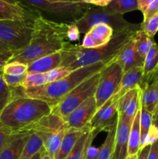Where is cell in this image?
Masks as SVG:
<instances>
[{"instance_id":"obj_1","label":"cell","mask_w":158,"mask_h":159,"mask_svg":"<svg viewBox=\"0 0 158 159\" xmlns=\"http://www.w3.org/2000/svg\"><path fill=\"white\" fill-rule=\"evenodd\" d=\"M68 22L56 21L39 14L33 22V33L29 45L13 53L9 61L31 63L40 57L61 51L68 43Z\"/></svg>"},{"instance_id":"obj_2","label":"cell","mask_w":158,"mask_h":159,"mask_svg":"<svg viewBox=\"0 0 158 159\" xmlns=\"http://www.w3.org/2000/svg\"><path fill=\"white\" fill-rule=\"evenodd\" d=\"M137 31L125 30L114 33L108 44L100 48H86L78 44L68 43L60 51V67L75 70L99 62L114 60L124 46L133 38Z\"/></svg>"},{"instance_id":"obj_3","label":"cell","mask_w":158,"mask_h":159,"mask_svg":"<svg viewBox=\"0 0 158 159\" xmlns=\"http://www.w3.org/2000/svg\"><path fill=\"white\" fill-rule=\"evenodd\" d=\"M114 60L108 62H99L79 68L74 70L71 74L60 80L46 83V85L37 88L23 89L20 86L19 88L11 89L12 99L16 97L40 99L46 101L54 108L82 82L102 71Z\"/></svg>"},{"instance_id":"obj_4","label":"cell","mask_w":158,"mask_h":159,"mask_svg":"<svg viewBox=\"0 0 158 159\" xmlns=\"http://www.w3.org/2000/svg\"><path fill=\"white\" fill-rule=\"evenodd\" d=\"M46 101L28 97L12 98L0 114V123L14 134L25 133L28 128L52 113Z\"/></svg>"},{"instance_id":"obj_5","label":"cell","mask_w":158,"mask_h":159,"mask_svg":"<svg viewBox=\"0 0 158 159\" xmlns=\"http://www.w3.org/2000/svg\"><path fill=\"white\" fill-rule=\"evenodd\" d=\"M80 34H86L94 24L105 23L112 28L114 33L125 30L138 31L142 29V23H131L123 18V15L118 14L105 7L91 6L84 15L76 20Z\"/></svg>"},{"instance_id":"obj_6","label":"cell","mask_w":158,"mask_h":159,"mask_svg":"<svg viewBox=\"0 0 158 159\" xmlns=\"http://www.w3.org/2000/svg\"><path fill=\"white\" fill-rule=\"evenodd\" d=\"M38 11L65 20L75 22L91 7L81 0H23Z\"/></svg>"},{"instance_id":"obj_7","label":"cell","mask_w":158,"mask_h":159,"mask_svg":"<svg viewBox=\"0 0 158 159\" xmlns=\"http://www.w3.org/2000/svg\"><path fill=\"white\" fill-rule=\"evenodd\" d=\"M101 71L91 76L67 95L55 107L52 113L61 117L65 121L68 115L85 101L94 96L101 77Z\"/></svg>"},{"instance_id":"obj_8","label":"cell","mask_w":158,"mask_h":159,"mask_svg":"<svg viewBox=\"0 0 158 159\" xmlns=\"http://www.w3.org/2000/svg\"><path fill=\"white\" fill-rule=\"evenodd\" d=\"M33 22L0 20V40L13 52L24 49L31 40Z\"/></svg>"},{"instance_id":"obj_9","label":"cell","mask_w":158,"mask_h":159,"mask_svg":"<svg viewBox=\"0 0 158 159\" xmlns=\"http://www.w3.org/2000/svg\"><path fill=\"white\" fill-rule=\"evenodd\" d=\"M122 75L123 72L122 68L115 60L101 71L100 80L94 93L98 109L100 108L112 96L116 94Z\"/></svg>"},{"instance_id":"obj_10","label":"cell","mask_w":158,"mask_h":159,"mask_svg":"<svg viewBox=\"0 0 158 159\" xmlns=\"http://www.w3.org/2000/svg\"><path fill=\"white\" fill-rule=\"evenodd\" d=\"M118 106L119 99L114 95L98 109L88 124L91 131L98 133L101 130H106L118 119Z\"/></svg>"},{"instance_id":"obj_11","label":"cell","mask_w":158,"mask_h":159,"mask_svg":"<svg viewBox=\"0 0 158 159\" xmlns=\"http://www.w3.org/2000/svg\"><path fill=\"white\" fill-rule=\"evenodd\" d=\"M95 98L91 96L89 99L74 109L65 120L68 128L81 130L89 124L90 121L97 112Z\"/></svg>"},{"instance_id":"obj_12","label":"cell","mask_w":158,"mask_h":159,"mask_svg":"<svg viewBox=\"0 0 158 159\" xmlns=\"http://www.w3.org/2000/svg\"><path fill=\"white\" fill-rule=\"evenodd\" d=\"M40 13L37 9L21 2L18 4H12L0 0V20L33 21Z\"/></svg>"},{"instance_id":"obj_13","label":"cell","mask_w":158,"mask_h":159,"mask_svg":"<svg viewBox=\"0 0 158 159\" xmlns=\"http://www.w3.org/2000/svg\"><path fill=\"white\" fill-rule=\"evenodd\" d=\"M114 34V30L108 25L98 23L91 26L85 34L81 46L86 48H95L108 44Z\"/></svg>"},{"instance_id":"obj_14","label":"cell","mask_w":158,"mask_h":159,"mask_svg":"<svg viewBox=\"0 0 158 159\" xmlns=\"http://www.w3.org/2000/svg\"><path fill=\"white\" fill-rule=\"evenodd\" d=\"M140 88L127 92L119 99L118 117L133 121L141 107Z\"/></svg>"},{"instance_id":"obj_15","label":"cell","mask_w":158,"mask_h":159,"mask_svg":"<svg viewBox=\"0 0 158 159\" xmlns=\"http://www.w3.org/2000/svg\"><path fill=\"white\" fill-rule=\"evenodd\" d=\"M133 121L118 117L114 153L112 159H125L128 155L129 137Z\"/></svg>"},{"instance_id":"obj_16","label":"cell","mask_w":158,"mask_h":159,"mask_svg":"<svg viewBox=\"0 0 158 159\" xmlns=\"http://www.w3.org/2000/svg\"><path fill=\"white\" fill-rule=\"evenodd\" d=\"M133 37L122 48L115 59L123 73L136 67H143L144 65V59L140 57L135 48Z\"/></svg>"},{"instance_id":"obj_17","label":"cell","mask_w":158,"mask_h":159,"mask_svg":"<svg viewBox=\"0 0 158 159\" xmlns=\"http://www.w3.org/2000/svg\"><path fill=\"white\" fill-rule=\"evenodd\" d=\"M143 85V67H136L123 73L119 89L115 96L120 99L127 92Z\"/></svg>"},{"instance_id":"obj_18","label":"cell","mask_w":158,"mask_h":159,"mask_svg":"<svg viewBox=\"0 0 158 159\" xmlns=\"http://www.w3.org/2000/svg\"><path fill=\"white\" fill-rule=\"evenodd\" d=\"M60 63H61V54H60V51H59V52L40 57L28 64L27 74H32V73L44 74L50 70L60 67Z\"/></svg>"},{"instance_id":"obj_19","label":"cell","mask_w":158,"mask_h":159,"mask_svg":"<svg viewBox=\"0 0 158 159\" xmlns=\"http://www.w3.org/2000/svg\"><path fill=\"white\" fill-rule=\"evenodd\" d=\"M140 90L141 106L153 116L158 108V82L153 80L145 84Z\"/></svg>"},{"instance_id":"obj_20","label":"cell","mask_w":158,"mask_h":159,"mask_svg":"<svg viewBox=\"0 0 158 159\" xmlns=\"http://www.w3.org/2000/svg\"><path fill=\"white\" fill-rule=\"evenodd\" d=\"M30 133L17 134L12 141L0 154V159H20Z\"/></svg>"},{"instance_id":"obj_21","label":"cell","mask_w":158,"mask_h":159,"mask_svg":"<svg viewBox=\"0 0 158 159\" xmlns=\"http://www.w3.org/2000/svg\"><path fill=\"white\" fill-rule=\"evenodd\" d=\"M88 127H89V125L81 130L68 128V131L66 132L64 137L60 148L57 154L54 155V159H66L68 158L77 140Z\"/></svg>"},{"instance_id":"obj_22","label":"cell","mask_w":158,"mask_h":159,"mask_svg":"<svg viewBox=\"0 0 158 159\" xmlns=\"http://www.w3.org/2000/svg\"><path fill=\"white\" fill-rule=\"evenodd\" d=\"M68 130V128L66 127L51 133L40 136L43 140V148L46 151V155H49L51 159H54V155L58 152L64 137Z\"/></svg>"},{"instance_id":"obj_23","label":"cell","mask_w":158,"mask_h":159,"mask_svg":"<svg viewBox=\"0 0 158 159\" xmlns=\"http://www.w3.org/2000/svg\"><path fill=\"white\" fill-rule=\"evenodd\" d=\"M95 134L91 131L90 127L86 129L77 140L75 145L66 159H85L88 149L91 146Z\"/></svg>"},{"instance_id":"obj_24","label":"cell","mask_w":158,"mask_h":159,"mask_svg":"<svg viewBox=\"0 0 158 159\" xmlns=\"http://www.w3.org/2000/svg\"><path fill=\"white\" fill-rule=\"evenodd\" d=\"M140 108L136 113L131 124L129 137L128 155H136L140 149Z\"/></svg>"},{"instance_id":"obj_25","label":"cell","mask_w":158,"mask_h":159,"mask_svg":"<svg viewBox=\"0 0 158 159\" xmlns=\"http://www.w3.org/2000/svg\"><path fill=\"white\" fill-rule=\"evenodd\" d=\"M118 119L107 129V136L104 144L99 148V155L96 159H112L114 153L115 138H116V128H117Z\"/></svg>"},{"instance_id":"obj_26","label":"cell","mask_w":158,"mask_h":159,"mask_svg":"<svg viewBox=\"0 0 158 159\" xmlns=\"http://www.w3.org/2000/svg\"><path fill=\"white\" fill-rule=\"evenodd\" d=\"M158 65V44L155 43L147 54L143 65V85L150 82ZM142 85V86H143ZM141 86V87H142Z\"/></svg>"},{"instance_id":"obj_27","label":"cell","mask_w":158,"mask_h":159,"mask_svg":"<svg viewBox=\"0 0 158 159\" xmlns=\"http://www.w3.org/2000/svg\"><path fill=\"white\" fill-rule=\"evenodd\" d=\"M133 41L136 51L144 60L152 47L156 43L153 39L149 37L142 29L136 33L133 37Z\"/></svg>"},{"instance_id":"obj_28","label":"cell","mask_w":158,"mask_h":159,"mask_svg":"<svg viewBox=\"0 0 158 159\" xmlns=\"http://www.w3.org/2000/svg\"><path fill=\"white\" fill-rule=\"evenodd\" d=\"M30 135L24 146L20 159H30L43 148V140L37 134L29 132Z\"/></svg>"},{"instance_id":"obj_29","label":"cell","mask_w":158,"mask_h":159,"mask_svg":"<svg viewBox=\"0 0 158 159\" xmlns=\"http://www.w3.org/2000/svg\"><path fill=\"white\" fill-rule=\"evenodd\" d=\"M107 7L118 14H123L138 9L137 0H112Z\"/></svg>"},{"instance_id":"obj_30","label":"cell","mask_w":158,"mask_h":159,"mask_svg":"<svg viewBox=\"0 0 158 159\" xmlns=\"http://www.w3.org/2000/svg\"><path fill=\"white\" fill-rule=\"evenodd\" d=\"M153 114L147 111L144 107L141 106L140 108V148L146 146V139L148 135L150 127L153 125Z\"/></svg>"},{"instance_id":"obj_31","label":"cell","mask_w":158,"mask_h":159,"mask_svg":"<svg viewBox=\"0 0 158 159\" xmlns=\"http://www.w3.org/2000/svg\"><path fill=\"white\" fill-rule=\"evenodd\" d=\"M47 83L46 75L43 73H32L26 75L25 80L22 85L23 89H33L42 86Z\"/></svg>"},{"instance_id":"obj_32","label":"cell","mask_w":158,"mask_h":159,"mask_svg":"<svg viewBox=\"0 0 158 159\" xmlns=\"http://www.w3.org/2000/svg\"><path fill=\"white\" fill-rule=\"evenodd\" d=\"M2 73L11 75H21L27 73V65L19 61H9L2 68Z\"/></svg>"},{"instance_id":"obj_33","label":"cell","mask_w":158,"mask_h":159,"mask_svg":"<svg viewBox=\"0 0 158 159\" xmlns=\"http://www.w3.org/2000/svg\"><path fill=\"white\" fill-rule=\"evenodd\" d=\"M74 69L71 68H67V67H58L54 69L50 70L48 72L44 73L46 75V82L47 83L50 82H56V81L60 80V79H64L68 75L71 74Z\"/></svg>"},{"instance_id":"obj_34","label":"cell","mask_w":158,"mask_h":159,"mask_svg":"<svg viewBox=\"0 0 158 159\" xmlns=\"http://www.w3.org/2000/svg\"><path fill=\"white\" fill-rule=\"evenodd\" d=\"M12 99V89L5 83L2 74H0V114Z\"/></svg>"},{"instance_id":"obj_35","label":"cell","mask_w":158,"mask_h":159,"mask_svg":"<svg viewBox=\"0 0 158 159\" xmlns=\"http://www.w3.org/2000/svg\"><path fill=\"white\" fill-rule=\"evenodd\" d=\"M16 134H14L10 129L0 123V154L13 140Z\"/></svg>"},{"instance_id":"obj_36","label":"cell","mask_w":158,"mask_h":159,"mask_svg":"<svg viewBox=\"0 0 158 159\" xmlns=\"http://www.w3.org/2000/svg\"><path fill=\"white\" fill-rule=\"evenodd\" d=\"M26 75L27 73L21 75H11L4 74L2 72V76L5 83L10 89H15L22 86Z\"/></svg>"},{"instance_id":"obj_37","label":"cell","mask_w":158,"mask_h":159,"mask_svg":"<svg viewBox=\"0 0 158 159\" xmlns=\"http://www.w3.org/2000/svg\"><path fill=\"white\" fill-rule=\"evenodd\" d=\"M142 30L151 38H153L158 31V13L148 21L142 23Z\"/></svg>"},{"instance_id":"obj_38","label":"cell","mask_w":158,"mask_h":159,"mask_svg":"<svg viewBox=\"0 0 158 159\" xmlns=\"http://www.w3.org/2000/svg\"><path fill=\"white\" fill-rule=\"evenodd\" d=\"M158 13V0H154L151 4L147 7L145 12H143V23L148 21L150 19Z\"/></svg>"},{"instance_id":"obj_39","label":"cell","mask_w":158,"mask_h":159,"mask_svg":"<svg viewBox=\"0 0 158 159\" xmlns=\"http://www.w3.org/2000/svg\"><path fill=\"white\" fill-rule=\"evenodd\" d=\"M68 38L69 41H75L80 39V32L74 22L69 23L68 30Z\"/></svg>"},{"instance_id":"obj_40","label":"cell","mask_w":158,"mask_h":159,"mask_svg":"<svg viewBox=\"0 0 158 159\" xmlns=\"http://www.w3.org/2000/svg\"><path fill=\"white\" fill-rule=\"evenodd\" d=\"M158 140V128L155 127L154 125H152L150 127V130L149 131L148 135L146 139V145L148 144H152L155 141Z\"/></svg>"},{"instance_id":"obj_41","label":"cell","mask_w":158,"mask_h":159,"mask_svg":"<svg viewBox=\"0 0 158 159\" xmlns=\"http://www.w3.org/2000/svg\"><path fill=\"white\" fill-rule=\"evenodd\" d=\"M147 159H158V140L151 144Z\"/></svg>"},{"instance_id":"obj_42","label":"cell","mask_w":158,"mask_h":159,"mask_svg":"<svg viewBox=\"0 0 158 159\" xmlns=\"http://www.w3.org/2000/svg\"><path fill=\"white\" fill-rule=\"evenodd\" d=\"M150 147H151V144H148V145L144 146L143 148L139 149L137 153V159H147L149 152H150Z\"/></svg>"},{"instance_id":"obj_43","label":"cell","mask_w":158,"mask_h":159,"mask_svg":"<svg viewBox=\"0 0 158 159\" xmlns=\"http://www.w3.org/2000/svg\"><path fill=\"white\" fill-rule=\"evenodd\" d=\"M153 1H154V0H137L138 9L143 13L146 11V9H147V7H148V6L151 4V2H153Z\"/></svg>"},{"instance_id":"obj_44","label":"cell","mask_w":158,"mask_h":159,"mask_svg":"<svg viewBox=\"0 0 158 159\" xmlns=\"http://www.w3.org/2000/svg\"><path fill=\"white\" fill-rule=\"evenodd\" d=\"M12 54H0V71H2L3 67L5 66L6 63L9 62L10 60Z\"/></svg>"},{"instance_id":"obj_45","label":"cell","mask_w":158,"mask_h":159,"mask_svg":"<svg viewBox=\"0 0 158 159\" xmlns=\"http://www.w3.org/2000/svg\"><path fill=\"white\" fill-rule=\"evenodd\" d=\"M13 51H12L7 45L5 44L2 40H0V54H13Z\"/></svg>"},{"instance_id":"obj_46","label":"cell","mask_w":158,"mask_h":159,"mask_svg":"<svg viewBox=\"0 0 158 159\" xmlns=\"http://www.w3.org/2000/svg\"><path fill=\"white\" fill-rule=\"evenodd\" d=\"M112 0H94L93 5L99 7H105L110 3Z\"/></svg>"},{"instance_id":"obj_47","label":"cell","mask_w":158,"mask_h":159,"mask_svg":"<svg viewBox=\"0 0 158 159\" xmlns=\"http://www.w3.org/2000/svg\"><path fill=\"white\" fill-rule=\"evenodd\" d=\"M46 154V151H45L44 148H43L41 150L39 151V152H37L35 155H33L30 159H42Z\"/></svg>"},{"instance_id":"obj_48","label":"cell","mask_w":158,"mask_h":159,"mask_svg":"<svg viewBox=\"0 0 158 159\" xmlns=\"http://www.w3.org/2000/svg\"><path fill=\"white\" fill-rule=\"evenodd\" d=\"M153 124L158 128V108L156 110V113L153 115Z\"/></svg>"},{"instance_id":"obj_49","label":"cell","mask_w":158,"mask_h":159,"mask_svg":"<svg viewBox=\"0 0 158 159\" xmlns=\"http://www.w3.org/2000/svg\"><path fill=\"white\" fill-rule=\"evenodd\" d=\"M2 1L12 3V4H18L20 2V0H2Z\"/></svg>"},{"instance_id":"obj_50","label":"cell","mask_w":158,"mask_h":159,"mask_svg":"<svg viewBox=\"0 0 158 159\" xmlns=\"http://www.w3.org/2000/svg\"><path fill=\"white\" fill-rule=\"evenodd\" d=\"M125 159H137V154H136V155H127L126 158Z\"/></svg>"},{"instance_id":"obj_51","label":"cell","mask_w":158,"mask_h":159,"mask_svg":"<svg viewBox=\"0 0 158 159\" xmlns=\"http://www.w3.org/2000/svg\"><path fill=\"white\" fill-rule=\"evenodd\" d=\"M83 2L86 3V4H89V5H93V2H94V0H81Z\"/></svg>"},{"instance_id":"obj_52","label":"cell","mask_w":158,"mask_h":159,"mask_svg":"<svg viewBox=\"0 0 158 159\" xmlns=\"http://www.w3.org/2000/svg\"><path fill=\"white\" fill-rule=\"evenodd\" d=\"M158 74V65H157V67H156V69H155V71H154V72H153V76H152V79H151V80H150V82H151L152 81V79H153V78L155 77V76L156 75ZM150 82H149V83H150Z\"/></svg>"},{"instance_id":"obj_53","label":"cell","mask_w":158,"mask_h":159,"mask_svg":"<svg viewBox=\"0 0 158 159\" xmlns=\"http://www.w3.org/2000/svg\"><path fill=\"white\" fill-rule=\"evenodd\" d=\"M42 159H51V158H50V156H49V155H46H46H45L43 157V158H42Z\"/></svg>"},{"instance_id":"obj_54","label":"cell","mask_w":158,"mask_h":159,"mask_svg":"<svg viewBox=\"0 0 158 159\" xmlns=\"http://www.w3.org/2000/svg\"><path fill=\"white\" fill-rule=\"evenodd\" d=\"M153 80H156V81H157V82H158V74L156 75L155 76V77L153 78V79H152V81H153ZM152 81H151V82H152Z\"/></svg>"},{"instance_id":"obj_55","label":"cell","mask_w":158,"mask_h":159,"mask_svg":"<svg viewBox=\"0 0 158 159\" xmlns=\"http://www.w3.org/2000/svg\"><path fill=\"white\" fill-rule=\"evenodd\" d=\"M2 71H0V74H2Z\"/></svg>"}]
</instances>
